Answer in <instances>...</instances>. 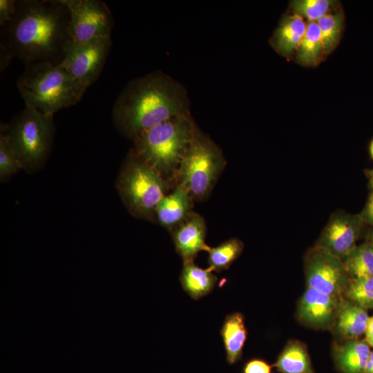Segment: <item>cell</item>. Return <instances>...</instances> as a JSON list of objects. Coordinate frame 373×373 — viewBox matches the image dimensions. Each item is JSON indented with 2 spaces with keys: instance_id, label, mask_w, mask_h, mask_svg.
Instances as JSON below:
<instances>
[{
  "instance_id": "obj_1",
  "label": "cell",
  "mask_w": 373,
  "mask_h": 373,
  "mask_svg": "<svg viewBox=\"0 0 373 373\" xmlns=\"http://www.w3.org/2000/svg\"><path fill=\"white\" fill-rule=\"evenodd\" d=\"M69 18L62 0L17 1L13 18L1 29V69L12 57L26 64H60L69 41Z\"/></svg>"
},
{
  "instance_id": "obj_2",
  "label": "cell",
  "mask_w": 373,
  "mask_h": 373,
  "mask_svg": "<svg viewBox=\"0 0 373 373\" xmlns=\"http://www.w3.org/2000/svg\"><path fill=\"white\" fill-rule=\"evenodd\" d=\"M185 86L155 70L130 81L115 99L112 119L117 131L133 141L144 131L173 117L190 115Z\"/></svg>"
},
{
  "instance_id": "obj_3",
  "label": "cell",
  "mask_w": 373,
  "mask_h": 373,
  "mask_svg": "<svg viewBox=\"0 0 373 373\" xmlns=\"http://www.w3.org/2000/svg\"><path fill=\"white\" fill-rule=\"evenodd\" d=\"M17 88L26 104L52 115L77 104L86 92L59 64L50 61L26 64Z\"/></svg>"
},
{
  "instance_id": "obj_4",
  "label": "cell",
  "mask_w": 373,
  "mask_h": 373,
  "mask_svg": "<svg viewBox=\"0 0 373 373\" xmlns=\"http://www.w3.org/2000/svg\"><path fill=\"white\" fill-rule=\"evenodd\" d=\"M197 124L191 114L173 117L133 140V153L162 176L178 169Z\"/></svg>"
},
{
  "instance_id": "obj_5",
  "label": "cell",
  "mask_w": 373,
  "mask_h": 373,
  "mask_svg": "<svg viewBox=\"0 0 373 373\" xmlns=\"http://www.w3.org/2000/svg\"><path fill=\"white\" fill-rule=\"evenodd\" d=\"M53 116L25 104L10 124L1 125L22 169L28 173L41 169L50 154L55 130Z\"/></svg>"
},
{
  "instance_id": "obj_6",
  "label": "cell",
  "mask_w": 373,
  "mask_h": 373,
  "mask_svg": "<svg viewBox=\"0 0 373 373\" xmlns=\"http://www.w3.org/2000/svg\"><path fill=\"white\" fill-rule=\"evenodd\" d=\"M118 193L128 212L142 219H154L155 210L164 197L163 176L139 159L131 150L128 153L116 182Z\"/></svg>"
},
{
  "instance_id": "obj_7",
  "label": "cell",
  "mask_w": 373,
  "mask_h": 373,
  "mask_svg": "<svg viewBox=\"0 0 373 373\" xmlns=\"http://www.w3.org/2000/svg\"><path fill=\"white\" fill-rule=\"evenodd\" d=\"M225 164L221 149L196 126L178 169L179 184L193 199L202 200L211 191Z\"/></svg>"
},
{
  "instance_id": "obj_8",
  "label": "cell",
  "mask_w": 373,
  "mask_h": 373,
  "mask_svg": "<svg viewBox=\"0 0 373 373\" xmlns=\"http://www.w3.org/2000/svg\"><path fill=\"white\" fill-rule=\"evenodd\" d=\"M70 18L69 41L84 43L111 38L114 26L113 15L108 6L100 0H62Z\"/></svg>"
},
{
  "instance_id": "obj_9",
  "label": "cell",
  "mask_w": 373,
  "mask_h": 373,
  "mask_svg": "<svg viewBox=\"0 0 373 373\" xmlns=\"http://www.w3.org/2000/svg\"><path fill=\"white\" fill-rule=\"evenodd\" d=\"M111 44V38L84 43L68 41L59 64L86 90L100 75Z\"/></svg>"
},
{
  "instance_id": "obj_10",
  "label": "cell",
  "mask_w": 373,
  "mask_h": 373,
  "mask_svg": "<svg viewBox=\"0 0 373 373\" xmlns=\"http://www.w3.org/2000/svg\"><path fill=\"white\" fill-rule=\"evenodd\" d=\"M305 275L307 287L338 298L350 283L343 260L318 246L307 253Z\"/></svg>"
},
{
  "instance_id": "obj_11",
  "label": "cell",
  "mask_w": 373,
  "mask_h": 373,
  "mask_svg": "<svg viewBox=\"0 0 373 373\" xmlns=\"http://www.w3.org/2000/svg\"><path fill=\"white\" fill-rule=\"evenodd\" d=\"M360 227L359 217L337 211L332 216L316 246L343 260L356 247Z\"/></svg>"
},
{
  "instance_id": "obj_12",
  "label": "cell",
  "mask_w": 373,
  "mask_h": 373,
  "mask_svg": "<svg viewBox=\"0 0 373 373\" xmlns=\"http://www.w3.org/2000/svg\"><path fill=\"white\" fill-rule=\"evenodd\" d=\"M341 298L307 287L298 308L299 318L314 327H326L336 319Z\"/></svg>"
},
{
  "instance_id": "obj_13",
  "label": "cell",
  "mask_w": 373,
  "mask_h": 373,
  "mask_svg": "<svg viewBox=\"0 0 373 373\" xmlns=\"http://www.w3.org/2000/svg\"><path fill=\"white\" fill-rule=\"evenodd\" d=\"M206 233L204 220L195 212L173 229L175 248L184 263L193 261L201 251H208L210 247L205 243Z\"/></svg>"
},
{
  "instance_id": "obj_14",
  "label": "cell",
  "mask_w": 373,
  "mask_h": 373,
  "mask_svg": "<svg viewBox=\"0 0 373 373\" xmlns=\"http://www.w3.org/2000/svg\"><path fill=\"white\" fill-rule=\"evenodd\" d=\"M192 198L189 191L178 184L172 193L165 195L157 205L154 219L162 227L174 229L193 212Z\"/></svg>"
},
{
  "instance_id": "obj_15",
  "label": "cell",
  "mask_w": 373,
  "mask_h": 373,
  "mask_svg": "<svg viewBox=\"0 0 373 373\" xmlns=\"http://www.w3.org/2000/svg\"><path fill=\"white\" fill-rule=\"evenodd\" d=\"M220 335L224 343L227 361L230 365L235 364L242 357L247 337L242 314L234 312L227 315L220 329Z\"/></svg>"
},
{
  "instance_id": "obj_16",
  "label": "cell",
  "mask_w": 373,
  "mask_h": 373,
  "mask_svg": "<svg viewBox=\"0 0 373 373\" xmlns=\"http://www.w3.org/2000/svg\"><path fill=\"white\" fill-rule=\"evenodd\" d=\"M370 352L366 341L349 339L336 348V364L343 373H365Z\"/></svg>"
},
{
  "instance_id": "obj_17",
  "label": "cell",
  "mask_w": 373,
  "mask_h": 373,
  "mask_svg": "<svg viewBox=\"0 0 373 373\" xmlns=\"http://www.w3.org/2000/svg\"><path fill=\"white\" fill-rule=\"evenodd\" d=\"M369 318L366 309L341 299L335 319L337 331L347 340L356 339L365 333Z\"/></svg>"
},
{
  "instance_id": "obj_18",
  "label": "cell",
  "mask_w": 373,
  "mask_h": 373,
  "mask_svg": "<svg viewBox=\"0 0 373 373\" xmlns=\"http://www.w3.org/2000/svg\"><path fill=\"white\" fill-rule=\"evenodd\" d=\"M217 280V277L209 268H200L193 261L184 263L180 276L183 289L195 300L209 294L213 289Z\"/></svg>"
},
{
  "instance_id": "obj_19",
  "label": "cell",
  "mask_w": 373,
  "mask_h": 373,
  "mask_svg": "<svg viewBox=\"0 0 373 373\" xmlns=\"http://www.w3.org/2000/svg\"><path fill=\"white\" fill-rule=\"evenodd\" d=\"M303 19L295 14L284 19L276 30L273 43L283 55H288L298 48L306 31Z\"/></svg>"
},
{
  "instance_id": "obj_20",
  "label": "cell",
  "mask_w": 373,
  "mask_h": 373,
  "mask_svg": "<svg viewBox=\"0 0 373 373\" xmlns=\"http://www.w3.org/2000/svg\"><path fill=\"white\" fill-rule=\"evenodd\" d=\"M274 366L280 373H314L305 347L297 341L288 343Z\"/></svg>"
},
{
  "instance_id": "obj_21",
  "label": "cell",
  "mask_w": 373,
  "mask_h": 373,
  "mask_svg": "<svg viewBox=\"0 0 373 373\" xmlns=\"http://www.w3.org/2000/svg\"><path fill=\"white\" fill-rule=\"evenodd\" d=\"M297 58L305 65H314L325 52L320 29L316 22H309L298 46Z\"/></svg>"
},
{
  "instance_id": "obj_22",
  "label": "cell",
  "mask_w": 373,
  "mask_h": 373,
  "mask_svg": "<svg viewBox=\"0 0 373 373\" xmlns=\"http://www.w3.org/2000/svg\"><path fill=\"white\" fill-rule=\"evenodd\" d=\"M243 250V243L238 238H230L208 250L209 269L216 272L227 269L239 257Z\"/></svg>"
},
{
  "instance_id": "obj_23",
  "label": "cell",
  "mask_w": 373,
  "mask_h": 373,
  "mask_svg": "<svg viewBox=\"0 0 373 373\" xmlns=\"http://www.w3.org/2000/svg\"><path fill=\"white\" fill-rule=\"evenodd\" d=\"M343 262L346 271L353 278L373 277V251L370 245L355 247Z\"/></svg>"
},
{
  "instance_id": "obj_24",
  "label": "cell",
  "mask_w": 373,
  "mask_h": 373,
  "mask_svg": "<svg viewBox=\"0 0 373 373\" xmlns=\"http://www.w3.org/2000/svg\"><path fill=\"white\" fill-rule=\"evenodd\" d=\"M344 294L351 302L365 309H373V277L353 278Z\"/></svg>"
},
{
  "instance_id": "obj_25",
  "label": "cell",
  "mask_w": 373,
  "mask_h": 373,
  "mask_svg": "<svg viewBox=\"0 0 373 373\" xmlns=\"http://www.w3.org/2000/svg\"><path fill=\"white\" fill-rule=\"evenodd\" d=\"M316 23L320 29L325 52H330L337 44L343 23L341 13L327 14L319 19Z\"/></svg>"
},
{
  "instance_id": "obj_26",
  "label": "cell",
  "mask_w": 373,
  "mask_h": 373,
  "mask_svg": "<svg viewBox=\"0 0 373 373\" xmlns=\"http://www.w3.org/2000/svg\"><path fill=\"white\" fill-rule=\"evenodd\" d=\"M22 166L16 157L3 127L0 134V180L4 182L16 174Z\"/></svg>"
},
{
  "instance_id": "obj_27",
  "label": "cell",
  "mask_w": 373,
  "mask_h": 373,
  "mask_svg": "<svg viewBox=\"0 0 373 373\" xmlns=\"http://www.w3.org/2000/svg\"><path fill=\"white\" fill-rule=\"evenodd\" d=\"M332 2L328 0H298L291 3L295 13L309 22H316L326 15Z\"/></svg>"
},
{
  "instance_id": "obj_28",
  "label": "cell",
  "mask_w": 373,
  "mask_h": 373,
  "mask_svg": "<svg viewBox=\"0 0 373 373\" xmlns=\"http://www.w3.org/2000/svg\"><path fill=\"white\" fill-rule=\"evenodd\" d=\"M17 1L15 0H0V26H4L14 17L16 11Z\"/></svg>"
},
{
  "instance_id": "obj_29",
  "label": "cell",
  "mask_w": 373,
  "mask_h": 373,
  "mask_svg": "<svg viewBox=\"0 0 373 373\" xmlns=\"http://www.w3.org/2000/svg\"><path fill=\"white\" fill-rule=\"evenodd\" d=\"M242 372L271 373V367L266 361L262 359L253 358L245 363Z\"/></svg>"
},
{
  "instance_id": "obj_30",
  "label": "cell",
  "mask_w": 373,
  "mask_h": 373,
  "mask_svg": "<svg viewBox=\"0 0 373 373\" xmlns=\"http://www.w3.org/2000/svg\"><path fill=\"white\" fill-rule=\"evenodd\" d=\"M363 218L373 225V194L370 196L365 207Z\"/></svg>"
},
{
  "instance_id": "obj_31",
  "label": "cell",
  "mask_w": 373,
  "mask_h": 373,
  "mask_svg": "<svg viewBox=\"0 0 373 373\" xmlns=\"http://www.w3.org/2000/svg\"><path fill=\"white\" fill-rule=\"evenodd\" d=\"M365 334V341L373 347V316L369 318Z\"/></svg>"
},
{
  "instance_id": "obj_32",
  "label": "cell",
  "mask_w": 373,
  "mask_h": 373,
  "mask_svg": "<svg viewBox=\"0 0 373 373\" xmlns=\"http://www.w3.org/2000/svg\"><path fill=\"white\" fill-rule=\"evenodd\" d=\"M365 373H373V351L370 352L365 368Z\"/></svg>"
},
{
  "instance_id": "obj_33",
  "label": "cell",
  "mask_w": 373,
  "mask_h": 373,
  "mask_svg": "<svg viewBox=\"0 0 373 373\" xmlns=\"http://www.w3.org/2000/svg\"><path fill=\"white\" fill-rule=\"evenodd\" d=\"M370 153H371V155H372V156L373 157V140H372V143L370 144Z\"/></svg>"
},
{
  "instance_id": "obj_34",
  "label": "cell",
  "mask_w": 373,
  "mask_h": 373,
  "mask_svg": "<svg viewBox=\"0 0 373 373\" xmlns=\"http://www.w3.org/2000/svg\"><path fill=\"white\" fill-rule=\"evenodd\" d=\"M372 251H373V233L372 235V238H371V244L370 245Z\"/></svg>"
}]
</instances>
